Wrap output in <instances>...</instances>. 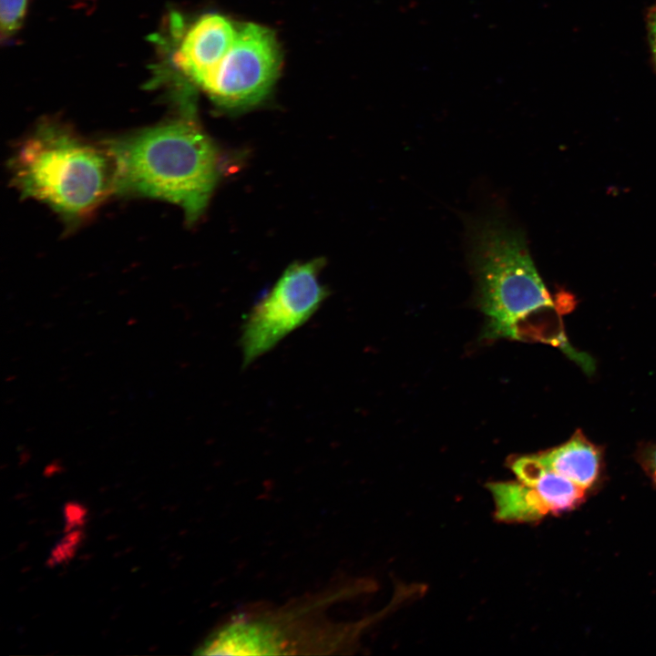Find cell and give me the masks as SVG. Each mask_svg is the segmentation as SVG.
<instances>
[{
	"label": "cell",
	"mask_w": 656,
	"mask_h": 656,
	"mask_svg": "<svg viewBox=\"0 0 656 656\" xmlns=\"http://www.w3.org/2000/svg\"><path fill=\"white\" fill-rule=\"evenodd\" d=\"M84 539L83 531L80 528L67 531L63 538L52 548L46 564L55 567L69 561Z\"/></svg>",
	"instance_id": "cell-11"
},
{
	"label": "cell",
	"mask_w": 656,
	"mask_h": 656,
	"mask_svg": "<svg viewBox=\"0 0 656 656\" xmlns=\"http://www.w3.org/2000/svg\"><path fill=\"white\" fill-rule=\"evenodd\" d=\"M322 259L294 262L244 319L241 347L242 365H250L303 325L329 296L320 281Z\"/></svg>",
	"instance_id": "cell-4"
},
{
	"label": "cell",
	"mask_w": 656,
	"mask_h": 656,
	"mask_svg": "<svg viewBox=\"0 0 656 656\" xmlns=\"http://www.w3.org/2000/svg\"><path fill=\"white\" fill-rule=\"evenodd\" d=\"M11 170L24 197L49 205L68 220L87 215L115 191V166L106 147L56 120L42 121L22 142Z\"/></svg>",
	"instance_id": "cell-3"
},
{
	"label": "cell",
	"mask_w": 656,
	"mask_h": 656,
	"mask_svg": "<svg viewBox=\"0 0 656 656\" xmlns=\"http://www.w3.org/2000/svg\"><path fill=\"white\" fill-rule=\"evenodd\" d=\"M237 30L223 15L200 16L179 38L171 53L173 66L201 87L230 50Z\"/></svg>",
	"instance_id": "cell-6"
},
{
	"label": "cell",
	"mask_w": 656,
	"mask_h": 656,
	"mask_svg": "<svg viewBox=\"0 0 656 656\" xmlns=\"http://www.w3.org/2000/svg\"><path fill=\"white\" fill-rule=\"evenodd\" d=\"M511 468L520 482L536 488L552 514L571 510L585 497L587 490L544 467L535 455L517 458Z\"/></svg>",
	"instance_id": "cell-8"
},
{
	"label": "cell",
	"mask_w": 656,
	"mask_h": 656,
	"mask_svg": "<svg viewBox=\"0 0 656 656\" xmlns=\"http://www.w3.org/2000/svg\"><path fill=\"white\" fill-rule=\"evenodd\" d=\"M637 460L656 484V444L641 446L637 452Z\"/></svg>",
	"instance_id": "cell-13"
},
{
	"label": "cell",
	"mask_w": 656,
	"mask_h": 656,
	"mask_svg": "<svg viewBox=\"0 0 656 656\" xmlns=\"http://www.w3.org/2000/svg\"><path fill=\"white\" fill-rule=\"evenodd\" d=\"M28 0H0L1 39L8 40L22 26Z\"/></svg>",
	"instance_id": "cell-10"
},
{
	"label": "cell",
	"mask_w": 656,
	"mask_h": 656,
	"mask_svg": "<svg viewBox=\"0 0 656 656\" xmlns=\"http://www.w3.org/2000/svg\"><path fill=\"white\" fill-rule=\"evenodd\" d=\"M495 506L496 518L504 522L538 521L550 513L535 487L518 482L488 483Z\"/></svg>",
	"instance_id": "cell-9"
},
{
	"label": "cell",
	"mask_w": 656,
	"mask_h": 656,
	"mask_svg": "<svg viewBox=\"0 0 656 656\" xmlns=\"http://www.w3.org/2000/svg\"><path fill=\"white\" fill-rule=\"evenodd\" d=\"M647 28L651 52L656 64V4L650 8L647 14Z\"/></svg>",
	"instance_id": "cell-14"
},
{
	"label": "cell",
	"mask_w": 656,
	"mask_h": 656,
	"mask_svg": "<svg viewBox=\"0 0 656 656\" xmlns=\"http://www.w3.org/2000/svg\"><path fill=\"white\" fill-rule=\"evenodd\" d=\"M540 464L588 490L599 480L602 453L579 430L566 443L535 455Z\"/></svg>",
	"instance_id": "cell-7"
},
{
	"label": "cell",
	"mask_w": 656,
	"mask_h": 656,
	"mask_svg": "<svg viewBox=\"0 0 656 656\" xmlns=\"http://www.w3.org/2000/svg\"><path fill=\"white\" fill-rule=\"evenodd\" d=\"M468 233L477 301L486 316L484 336L561 344L556 306L523 234L500 217L475 220Z\"/></svg>",
	"instance_id": "cell-1"
},
{
	"label": "cell",
	"mask_w": 656,
	"mask_h": 656,
	"mask_svg": "<svg viewBox=\"0 0 656 656\" xmlns=\"http://www.w3.org/2000/svg\"><path fill=\"white\" fill-rule=\"evenodd\" d=\"M87 508L77 502H68L65 505V529L70 531L82 527L87 519Z\"/></svg>",
	"instance_id": "cell-12"
},
{
	"label": "cell",
	"mask_w": 656,
	"mask_h": 656,
	"mask_svg": "<svg viewBox=\"0 0 656 656\" xmlns=\"http://www.w3.org/2000/svg\"><path fill=\"white\" fill-rule=\"evenodd\" d=\"M115 191L180 206L189 223L206 209L219 178L210 138L189 117L106 141Z\"/></svg>",
	"instance_id": "cell-2"
},
{
	"label": "cell",
	"mask_w": 656,
	"mask_h": 656,
	"mask_svg": "<svg viewBox=\"0 0 656 656\" xmlns=\"http://www.w3.org/2000/svg\"><path fill=\"white\" fill-rule=\"evenodd\" d=\"M281 52L272 30L245 24L211 77L201 87L219 106L242 109L262 100L275 82Z\"/></svg>",
	"instance_id": "cell-5"
}]
</instances>
